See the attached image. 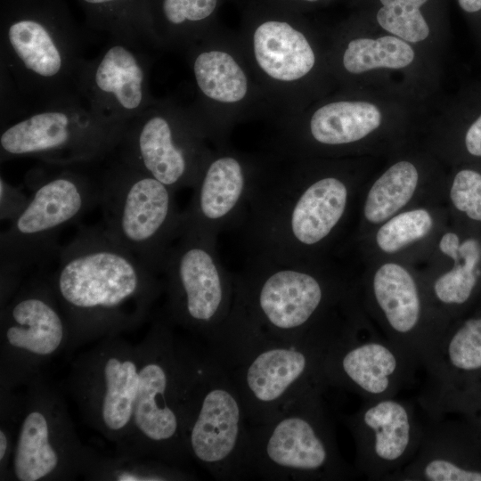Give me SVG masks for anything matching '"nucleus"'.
Instances as JSON below:
<instances>
[{"label":"nucleus","mask_w":481,"mask_h":481,"mask_svg":"<svg viewBox=\"0 0 481 481\" xmlns=\"http://www.w3.org/2000/svg\"><path fill=\"white\" fill-rule=\"evenodd\" d=\"M185 439L191 460L214 478L252 476L249 423L242 401L204 344L187 402Z\"/></svg>","instance_id":"nucleus-10"},{"label":"nucleus","mask_w":481,"mask_h":481,"mask_svg":"<svg viewBox=\"0 0 481 481\" xmlns=\"http://www.w3.org/2000/svg\"><path fill=\"white\" fill-rule=\"evenodd\" d=\"M355 444V470L370 480H391L417 453L425 425L410 401L395 396L363 400L343 417Z\"/></svg>","instance_id":"nucleus-22"},{"label":"nucleus","mask_w":481,"mask_h":481,"mask_svg":"<svg viewBox=\"0 0 481 481\" xmlns=\"http://www.w3.org/2000/svg\"><path fill=\"white\" fill-rule=\"evenodd\" d=\"M100 163L44 162L45 167L29 175L33 189L29 201L0 235L1 306L14 295L26 273L57 257L62 230L100 205Z\"/></svg>","instance_id":"nucleus-6"},{"label":"nucleus","mask_w":481,"mask_h":481,"mask_svg":"<svg viewBox=\"0 0 481 481\" xmlns=\"http://www.w3.org/2000/svg\"><path fill=\"white\" fill-rule=\"evenodd\" d=\"M297 1L302 2V3H311V4H313V3H318V2H320L322 0H297ZM325 1H329V0H325Z\"/></svg>","instance_id":"nucleus-38"},{"label":"nucleus","mask_w":481,"mask_h":481,"mask_svg":"<svg viewBox=\"0 0 481 481\" xmlns=\"http://www.w3.org/2000/svg\"><path fill=\"white\" fill-rule=\"evenodd\" d=\"M444 204H426L403 210L353 245L361 261L393 258L415 266L425 265L445 226Z\"/></svg>","instance_id":"nucleus-26"},{"label":"nucleus","mask_w":481,"mask_h":481,"mask_svg":"<svg viewBox=\"0 0 481 481\" xmlns=\"http://www.w3.org/2000/svg\"><path fill=\"white\" fill-rule=\"evenodd\" d=\"M1 74L21 111L74 94L85 62L81 38L38 17L10 20L1 32Z\"/></svg>","instance_id":"nucleus-12"},{"label":"nucleus","mask_w":481,"mask_h":481,"mask_svg":"<svg viewBox=\"0 0 481 481\" xmlns=\"http://www.w3.org/2000/svg\"><path fill=\"white\" fill-rule=\"evenodd\" d=\"M362 263L359 291L366 314L386 338L426 369L442 330L419 267L393 258Z\"/></svg>","instance_id":"nucleus-18"},{"label":"nucleus","mask_w":481,"mask_h":481,"mask_svg":"<svg viewBox=\"0 0 481 481\" xmlns=\"http://www.w3.org/2000/svg\"><path fill=\"white\" fill-rule=\"evenodd\" d=\"M391 480L481 481V444L462 419H430L412 460Z\"/></svg>","instance_id":"nucleus-25"},{"label":"nucleus","mask_w":481,"mask_h":481,"mask_svg":"<svg viewBox=\"0 0 481 481\" xmlns=\"http://www.w3.org/2000/svg\"><path fill=\"white\" fill-rule=\"evenodd\" d=\"M70 340L69 322L47 277L23 281L1 309V391L26 386Z\"/></svg>","instance_id":"nucleus-19"},{"label":"nucleus","mask_w":481,"mask_h":481,"mask_svg":"<svg viewBox=\"0 0 481 481\" xmlns=\"http://www.w3.org/2000/svg\"><path fill=\"white\" fill-rule=\"evenodd\" d=\"M460 7L467 12L481 10V0H458Z\"/></svg>","instance_id":"nucleus-36"},{"label":"nucleus","mask_w":481,"mask_h":481,"mask_svg":"<svg viewBox=\"0 0 481 481\" xmlns=\"http://www.w3.org/2000/svg\"><path fill=\"white\" fill-rule=\"evenodd\" d=\"M56 258L47 280L69 322L70 343L118 335L137 326L164 292L162 277L102 224L80 227Z\"/></svg>","instance_id":"nucleus-2"},{"label":"nucleus","mask_w":481,"mask_h":481,"mask_svg":"<svg viewBox=\"0 0 481 481\" xmlns=\"http://www.w3.org/2000/svg\"><path fill=\"white\" fill-rule=\"evenodd\" d=\"M234 279L235 300L248 319L282 340L338 328L360 303L359 275L333 259L285 265L249 258Z\"/></svg>","instance_id":"nucleus-4"},{"label":"nucleus","mask_w":481,"mask_h":481,"mask_svg":"<svg viewBox=\"0 0 481 481\" xmlns=\"http://www.w3.org/2000/svg\"><path fill=\"white\" fill-rule=\"evenodd\" d=\"M140 381L127 447L119 455L184 467L187 402L202 355L166 317L154 322L141 342Z\"/></svg>","instance_id":"nucleus-5"},{"label":"nucleus","mask_w":481,"mask_h":481,"mask_svg":"<svg viewBox=\"0 0 481 481\" xmlns=\"http://www.w3.org/2000/svg\"><path fill=\"white\" fill-rule=\"evenodd\" d=\"M364 185L341 163L270 152L240 224L249 258L285 265L332 260L346 249Z\"/></svg>","instance_id":"nucleus-1"},{"label":"nucleus","mask_w":481,"mask_h":481,"mask_svg":"<svg viewBox=\"0 0 481 481\" xmlns=\"http://www.w3.org/2000/svg\"><path fill=\"white\" fill-rule=\"evenodd\" d=\"M126 125L94 112L79 94L70 95L29 109L2 125L0 159L32 157L60 165L102 162L115 151Z\"/></svg>","instance_id":"nucleus-11"},{"label":"nucleus","mask_w":481,"mask_h":481,"mask_svg":"<svg viewBox=\"0 0 481 481\" xmlns=\"http://www.w3.org/2000/svg\"><path fill=\"white\" fill-rule=\"evenodd\" d=\"M210 144L191 106L165 98L127 123L114 153L176 192L192 188Z\"/></svg>","instance_id":"nucleus-13"},{"label":"nucleus","mask_w":481,"mask_h":481,"mask_svg":"<svg viewBox=\"0 0 481 481\" xmlns=\"http://www.w3.org/2000/svg\"><path fill=\"white\" fill-rule=\"evenodd\" d=\"M315 387L269 420L249 424L251 474L265 480L338 481L355 476L338 447Z\"/></svg>","instance_id":"nucleus-7"},{"label":"nucleus","mask_w":481,"mask_h":481,"mask_svg":"<svg viewBox=\"0 0 481 481\" xmlns=\"http://www.w3.org/2000/svg\"><path fill=\"white\" fill-rule=\"evenodd\" d=\"M444 199L442 183H428L412 161L397 160L369 184L365 183L348 246L403 210L420 205L444 204Z\"/></svg>","instance_id":"nucleus-27"},{"label":"nucleus","mask_w":481,"mask_h":481,"mask_svg":"<svg viewBox=\"0 0 481 481\" xmlns=\"http://www.w3.org/2000/svg\"><path fill=\"white\" fill-rule=\"evenodd\" d=\"M26 387L18 401L9 477L50 481L86 475L97 455L78 439L59 393L41 375Z\"/></svg>","instance_id":"nucleus-14"},{"label":"nucleus","mask_w":481,"mask_h":481,"mask_svg":"<svg viewBox=\"0 0 481 481\" xmlns=\"http://www.w3.org/2000/svg\"><path fill=\"white\" fill-rule=\"evenodd\" d=\"M266 156L214 146L183 211V231L216 241L219 232L240 225Z\"/></svg>","instance_id":"nucleus-21"},{"label":"nucleus","mask_w":481,"mask_h":481,"mask_svg":"<svg viewBox=\"0 0 481 481\" xmlns=\"http://www.w3.org/2000/svg\"><path fill=\"white\" fill-rule=\"evenodd\" d=\"M216 246V241L183 231L162 273L165 317L203 344L220 331L235 298V279L222 265Z\"/></svg>","instance_id":"nucleus-15"},{"label":"nucleus","mask_w":481,"mask_h":481,"mask_svg":"<svg viewBox=\"0 0 481 481\" xmlns=\"http://www.w3.org/2000/svg\"><path fill=\"white\" fill-rule=\"evenodd\" d=\"M419 269L430 306L443 332L451 322L462 315L478 291L481 243L472 237L462 240L458 232L446 227L430 258Z\"/></svg>","instance_id":"nucleus-24"},{"label":"nucleus","mask_w":481,"mask_h":481,"mask_svg":"<svg viewBox=\"0 0 481 481\" xmlns=\"http://www.w3.org/2000/svg\"><path fill=\"white\" fill-rule=\"evenodd\" d=\"M86 477L116 481H183L195 476L183 467L149 458L118 454L115 458L96 456Z\"/></svg>","instance_id":"nucleus-31"},{"label":"nucleus","mask_w":481,"mask_h":481,"mask_svg":"<svg viewBox=\"0 0 481 481\" xmlns=\"http://www.w3.org/2000/svg\"><path fill=\"white\" fill-rule=\"evenodd\" d=\"M145 47L111 39L94 59L85 61L77 92L102 117L126 125L153 104L151 60Z\"/></svg>","instance_id":"nucleus-23"},{"label":"nucleus","mask_w":481,"mask_h":481,"mask_svg":"<svg viewBox=\"0 0 481 481\" xmlns=\"http://www.w3.org/2000/svg\"><path fill=\"white\" fill-rule=\"evenodd\" d=\"M219 0H161L154 26L159 48L185 51L214 28L209 24Z\"/></svg>","instance_id":"nucleus-29"},{"label":"nucleus","mask_w":481,"mask_h":481,"mask_svg":"<svg viewBox=\"0 0 481 481\" xmlns=\"http://www.w3.org/2000/svg\"><path fill=\"white\" fill-rule=\"evenodd\" d=\"M30 197L0 177V219L14 221L27 207Z\"/></svg>","instance_id":"nucleus-34"},{"label":"nucleus","mask_w":481,"mask_h":481,"mask_svg":"<svg viewBox=\"0 0 481 481\" xmlns=\"http://www.w3.org/2000/svg\"><path fill=\"white\" fill-rule=\"evenodd\" d=\"M464 143L469 154L481 157V116L469 127Z\"/></svg>","instance_id":"nucleus-35"},{"label":"nucleus","mask_w":481,"mask_h":481,"mask_svg":"<svg viewBox=\"0 0 481 481\" xmlns=\"http://www.w3.org/2000/svg\"><path fill=\"white\" fill-rule=\"evenodd\" d=\"M425 370L428 385L421 397L481 393V313L446 326Z\"/></svg>","instance_id":"nucleus-28"},{"label":"nucleus","mask_w":481,"mask_h":481,"mask_svg":"<svg viewBox=\"0 0 481 481\" xmlns=\"http://www.w3.org/2000/svg\"><path fill=\"white\" fill-rule=\"evenodd\" d=\"M192 77L190 105L214 146L228 143L232 128L250 119L274 120L239 35L210 30L185 51Z\"/></svg>","instance_id":"nucleus-9"},{"label":"nucleus","mask_w":481,"mask_h":481,"mask_svg":"<svg viewBox=\"0 0 481 481\" xmlns=\"http://www.w3.org/2000/svg\"><path fill=\"white\" fill-rule=\"evenodd\" d=\"M414 59V51L404 40L384 36L377 39L352 38L340 53L341 69L349 75H358L378 68L402 69Z\"/></svg>","instance_id":"nucleus-30"},{"label":"nucleus","mask_w":481,"mask_h":481,"mask_svg":"<svg viewBox=\"0 0 481 481\" xmlns=\"http://www.w3.org/2000/svg\"><path fill=\"white\" fill-rule=\"evenodd\" d=\"M142 346L101 338L73 363L69 387L86 421L125 452L132 432Z\"/></svg>","instance_id":"nucleus-16"},{"label":"nucleus","mask_w":481,"mask_h":481,"mask_svg":"<svg viewBox=\"0 0 481 481\" xmlns=\"http://www.w3.org/2000/svg\"><path fill=\"white\" fill-rule=\"evenodd\" d=\"M106 161L102 168V225L148 269L162 276L183 229L175 191L114 152Z\"/></svg>","instance_id":"nucleus-8"},{"label":"nucleus","mask_w":481,"mask_h":481,"mask_svg":"<svg viewBox=\"0 0 481 481\" xmlns=\"http://www.w3.org/2000/svg\"><path fill=\"white\" fill-rule=\"evenodd\" d=\"M445 200L455 211L481 222V174L468 168L458 171L445 189Z\"/></svg>","instance_id":"nucleus-33"},{"label":"nucleus","mask_w":481,"mask_h":481,"mask_svg":"<svg viewBox=\"0 0 481 481\" xmlns=\"http://www.w3.org/2000/svg\"><path fill=\"white\" fill-rule=\"evenodd\" d=\"M428 1L379 0L377 21L382 29L406 42L423 41L429 35V28L420 8Z\"/></svg>","instance_id":"nucleus-32"},{"label":"nucleus","mask_w":481,"mask_h":481,"mask_svg":"<svg viewBox=\"0 0 481 481\" xmlns=\"http://www.w3.org/2000/svg\"><path fill=\"white\" fill-rule=\"evenodd\" d=\"M239 37L273 109V125L302 112L320 69L306 29L287 17L266 15L247 22Z\"/></svg>","instance_id":"nucleus-17"},{"label":"nucleus","mask_w":481,"mask_h":481,"mask_svg":"<svg viewBox=\"0 0 481 481\" xmlns=\"http://www.w3.org/2000/svg\"><path fill=\"white\" fill-rule=\"evenodd\" d=\"M369 321L363 310L331 346L324 363L325 382L363 400L396 396L412 382L420 364L399 346L378 335Z\"/></svg>","instance_id":"nucleus-20"},{"label":"nucleus","mask_w":481,"mask_h":481,"mask_svg":"<svg viewBox=\"0 0 481 481\" xmlns=\"http://www.w3.org/2000/svg\"><path fill=\"white\" fill-rule=\"evenodd\" d=\"M84 3L93 6H106L118 4L126 0H82Z\"/></svg>","instance_id":"nucleus-37"},{"label":"nucleus","mask_w":481,"mask_h":481,"mask_svg":"<svg viewBox=\"0 0 481 481\" xmlns=\"http://www.w3.org/2000/svg\"><path fill=\"white\" fill-rule=\"evenodd\" d=\"M352 323L300 340H282L256 328L234 299L228 320L204 345L230 376L249 423L257 424L309 390L328 387L323 372L326 356Z\"/></svg>","instance_id":"nucleus-3"}]
</instances>
